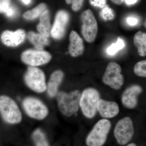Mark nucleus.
<instances>
[{
  "label": "nucleus",
  "instance_id": "obj_26",
  "mask_svg": "<svg viewBox=\"0 0 146 146\" xmlns=\"http://www.w3.org/2000/svg\"><path fill=\"white\" fill-rule=\"evenodd\" d=\"M11 5L10 0H1L0 3V10L1 13H6L7 11L10 8Z\"/></svg>",
  "mask_w": 146,
  "mask_h": 146
},
{
  "label": "nucleus",
  "instance_id": "obj_2",
  "mask_svg": "<svg viewBox=\"0 0 146 146\" xmlns=\"http://www.w3.org/2000/svg\"><path fill=\"white\" fill-rule=\"evenodd\" d=\"M111 127V122L107 119L99 120L86 137L88 146H103L106 142Z\"/></svg>",
  "mask_w": 146,
  "mask_h": 146
},
{
  "label": "nucleus",
  "instance_id": "obj_5",
  "mask_svg": "<svg viewBox=\"0 0 146 146\" xmlns=\"http://www.w3.org/2000/svg\"><path fill=\"white\" fill-rule=\"evenodd\" d=\"M134 129L132 120L129 117H125L117 122L114 129V135L117 143L125 145L133 138Z\"/></svg>",
  "mask_w": 146,
  "mask_h": 146
},
{
  "label": "nucleus",
  "instance_id": "obj_8",
  "mask_svg": "<svg viewBox=\"0 0 146 146\" xmlns=\"http://www.w3.org/2000/svg\"><path fill=\"white\" fill-rule=\"evenodd\" d=\"M80 18L82 23V34L84 38L89 43L94 42L98 32V23L94 13L88 9L82 13Z\"/></svg>",
  "mask_w": 146,
  "mask_h": 146
},
{
  "label": "nucleus",
  "instance_id": "obj_22",
  "mask_svg": "<svg viewBox=\"0 0 146 146\" xmlns=\"http://www.w3.org/2000/svg\"><path fill=\"white\" fill-rule=\"evenodd\" d=\"M125 46V44L123 40L120 37H119L116 43L112 44L108 48L107 53L110 55H113L120 50L122 49Z\"/></svg>",
  "mask_w": 146,
  "mask_h": 146
},
{
  "label": "nucleus",
  "instance_id": "obj_11",
  "mask_svg": "<svg viewBox=\"0 0 146 146\" xmlns=\"http://www.w3.org/2000/svg\"><path fill=\"white\" fill-rule=\"evenodd\" d=\"M142 91V87L137 84L127 88L122 95L121 102L123 106L129 109L136 108L138 104V97Z\"/></svg>",
  "mask_w": 146,
  "mask_h": 146
},
{
  "label": "nucleus",
  "instance_id": "obj_4",
  "mask_svg": "<svg viewBox=\"0 0 146 146\" xmlns=\"http://www.w3.org/2000/svg\"><path fill=\"white\" fill-rule=\"evenodd\" d=\"M0 111L3 119L8 123L15 124L22 120V114L17 104L7 96L3 95L0 98Z\"/></svg>",
  "mask_w": 146,
  "mask_h": 146
},
{
  "label": "nucleus",
  "instance_id": "obj_30",
  "mask_svg": "<svg viewBox=\"0 0 146 146\" xmlns=\"http://www.w3.org/2000/svg\"><path fill=\"white\" fill-rule=\"evenodd\" d=\"M113 3L117 5H121L125 0H110Z\"/></svg>",
  "mask_w": 146,
  "mask_h": 146
},
{
  "label": "nucleus",
  "instance_id": "obj_28",
  "mask_svg": "<svg viewBox=\"0 0 146 146\" xmlns=\"http://www.w3.org/2000/svg\"><path fill=\"white\" fill-rule=\"evenodd\" d=\"M126 22L128 25H129V26H134L138 23V20L135 17L130 16V17H127V18Z\"/></svg>",
  "mask_w": 146,
  "mask_h": 146
},
{
  "label": "nucleus",
  "instance_id": "obj_19",
  "mask_svg": "<svg viewBox=\"0 0 146 146\" xmlns=\"http://www.w3.org/2000/svg\"><path fill=\"white\" fill-rule=\"evenodd\" d=\"M28 37L35 47L39 50L43 49L44 46L49 44V41L46 36L41 34H36L33 32H29Z\"/></svg>",
  "mask_w": 146,
  "mask_h": 146
},
{
  "label": "nucleus",
  "instance_id": "obj_13",
  "mask_svg": "<svg viewBox=\"0 0 146 146\" xmlns=\"http://www.w3.org/2000/svg\"><path fill=\"white\" fill-rule=\"evenodd\" d=\"M97 111L103 118L109 119L116 117L119 112V108L116 102L100 99L97 105Z\"/></svg>",
  "mask_w": 146,
  "mask_h": 146
},
{
  "label": "nucleus",
  "instance_id": "obj_14",
  "mask_svg": "<svg viewBox=\"0 0 146 146\" xmlns=\"http://www.w3.org/2000/svg\"><path fill=\"white\" fill-rule=\"evenodd\" d=\"M26 37L25 32L19 29L15 32L5 31L1 35V40L6 46L16 47L23 43Z\"/></svg>",
  "mask_w": 146,
  "mask_h": 146
},
{
  "label": "nucleus",
  "instance_id": "obj_3",
  "mask_svg": "<svg viewBox=\"0 0 146 146\" xmlns=\"http://www.w3.org/2000/svg\"><path fill=\"white\" fill-rule=\"evenodd\" d=\"M100 99V95L97 89L88 88L82 93L80 106L84 115L86 118L92 119L97 111V105Z\"/></svg>",
  "mask_w": 146,
  "mask_h": 146
},
{
  "label": "nucleus",
  "instance_id": "obj_34",
  "mask_svg": "<svg viewBox=\"0 0 146 146\" xmlns=\"http://www.w3.org/2000/svg\"><path fill=\"white\" fill-rule=\"evenodd\" d=\"M144 26L146 28V18L145 21V23H144Z\"/></svg>",
  "mask_w": 146,
  "mask_h": 146
},
{
  "label": "nucleus",
  "instance_id": "obj_16",
  "mask_svg": "<svg viewBox=\"0 0 146 146\" xmlns=\"http://www.w3.org/2000/svg\"><path fill=\"white\" fill-rule=\"evenodd\" d=\"M63 73L62 71H55L51 75L47 89L48 95L50 98H54L57 94L58 87L63 80Z\"/></svg>",
  "mask_w": 146,
  "mask_h": 146
},
{
  "label": "nucleus",
  "instance_id": "obj_33",
  "mask_svg": "<svg viewBox=\"0 0 146 146\" xmlns=\"http://www.w3.org/2000/svg\"><path fill=\"white\" fill-rule=\"evenodd\" d=\"M126 146H137V145L134 143H130L127 144Z\"/></svg>",
  "mask_w": 146,
  "mask_h": 146
},
{
  "label": "nucleus",
  "instance_id": "obj_25",
  "mask_svg": "<svg viewBox=\"0 0 146 146\" xmlns=\"http://www.w3.org/2000/svg\"><path fill=\"white\" fill-rule=\"evenodd\" d=\"M84 0H65L68 4H72V9L75 11L80 10L83 5Z\"/></svg>",
  "mask_w": 146,
  "mask_h": 146
},
{
  "label": "nucleus",
  "instance_id": "obj_1",
  "mask_svg": "<svg viewBox=\"0 0 146 146\" xmlns=\"http://www.w3.org/2000/svg\"><path fill=\"white\" fill-rule=\"evenodd\" d=\"M81 94L79 90L69 93L58 92L56 99L58 106L61 113L68 117L75 114L78 110Z\"/></svg>",
  "mask_w": 146,
  "mask_h": 146
},
{
  "label": "nucleus",
  "instance_id": "obj_9",
  "mask_svg": "<svg viewBox=\"0 0 146 146\" xmlns=\"http://www.w3.org/2000/svg\"><path fill=\"white\" fill-rule=\"evenodd\" d=\"M23 105L27 115L33 119H44L48 113V110L46 106L36 98H26L23 101Z\"/></svg>",
  "mask_w": 146,
  "mask_h": 146
},
{
  "label": "nucleus",
  "instance_id": "obj_6",
  "mask_svg": "<svg viewBox=\"0 0 146 146\" xmlns=\"http://www.w3.org/2000/svg\"><path fill=\"white\" fill-rule=\"evenodd\" d=\"M24 80L27 86L37 93H43L47 89L44 74L36 67H29L25 74Z\"/></svg>",
  "mask_w": 146,
  "mask_h": 146
},
{
  "label": "nucleus",
  "instance_id": "obj_23",
  "mask_svg": "<svg viewBox=\"0 0 146 146\" xmlns=\"http://www.w3.org/2000/svg\"><path fill=\"white\" fill-rule=\"evenodd\" d=\"M135 74L138 76L146 78V60L136 63L133 69Z\"/></svg>",
  "mask_w": 146,
  "mask_h": 146
},
{
  "label": "nucleus",
  "instance_id": "obj_24",
  "mask_svg": "<svg viewBox=\"0 0 146 146\" xmlns=\"http://www.w3.org/2000/svg\"><path fill=\"white\" fill-rule=\"evenodd\" d=\"M100 15L105 21L113 20L115 18V14L113 10L108 5L102 9Z\"/></svg>",
  "mask_w": 146,
  "mask_h": 146
},
{
  "label": "nucleus",
  "instance_id": "obj_18",
  "mask_svg": "<svg viewBox=\"0 0 146 146\" xmlns=\"http://www.w3.org/2000/svg\"><path fill=\"white\" fill-rule=\"evenodd\" d=\"M133 44L139 55L146 56V33L141 31L136 33L133 37Z\"/></svg>",
  "mask_w": 146,
  "mask_h": 146
},
{
  "label": "nucleus",
  "instance_id": "obj_32",
  "mask_svg": "<svg viewBox=\"0 0 146 146\" xmlns=\"http://www.w3.org/2000/svg\"><path fill=\"white\" fill-rule=\"evenodd\" d=\"M25 4L28 5L30 3L31 0H22Z\"/></svg>",
  "mask_w": 146,
  "mask_h": 146
},
{
  "label": "nucleus",
  "instance_id": "obj_7",
  "mask_svg": "<svg viewBox=\"0 0 146 146\" xmlns=\"http://www.w3.org/2000/svg\"><path fill=\"white\" fill-rule=\"evenodd\" d=\"M121 72V68L119 65L115 62H110L103 76V82L114 90H119L125 81L124 77Z\"/></svg>",
  "mask_w": 146,
  "mask_h": 146
},
{
  "label": "nucleus",
  "instance_id": "obj_31",
  "mask_svg": "<svg viewBox=\"0 0 146 146\" xmlns=\"http://www.w3.org/2000/svg\"><path fill=\"white\" fill-rule=\"evenodd\" d=\"M138 1V0H125V3L127 5L134 4L136 3Z\"/></svg>",
  "mask_w": 146,
  "mask_h": 146
},
{
  "label": "nucleus",
  "instance_id": "obj_17",
  "mask_svg": "<svg viewBox=\"0 0 146 146\" xmlns=\"http://www.w3.org/2000/svg\"><path fill=\"white\" fill-rule=\"evenodd\" d=\"M50 27L49 11L46 9L41 15L40 23L37 27V30L40 34L48 37L51 31Z\"/></svg>",
  "mask_w": 146,
  "mask_h": 146
},
{
  "label": "nucleus",
  "instance_id": "obj_20",
  "mask_svg": "<svg viewBox=\"0 0 146 146\" xmlns=\"http://www.w3.org/2000/svg\"><path fill=\"white\" fill-rule=\"evenodd\" d=\"M46 5L44 3H40L35 8L27 11L23 14V17L28 20H33L39 17L46 10Z\"/></svg>",
  "mask_w": 146,
  "mask_h": 146
},
{
  "label": "nucleus",
  "instance_id": "obj_21",
  "mask_svg": "<svg viewBox=\"0 0 146 146\" xmlns=\"http://www.w3.org/2000/svg\"><path fill=\"white\" fill-rule=\"evenodd\" d=\"M32 138L35 146H49L44 133L39 129L34 131L32 135Z\"/></svg>",
  "mask_w": 146,
  "mask_h": 146
},
{
  "label": "nucleus",
  "instance_id": "obj_12",
  "mask_svg": "<svg viewBox=\"0 0 146 146\" xmlns=\"http://www.w3.org/2000/svg\"><path fill=\"white\" fill-rule=\"evenodd\" d=\"M69 20V15L67 11L60 10L58 12L51 31L53 38L57 39L62 38Z\"/></svg>",
  "mask_w": 146,
  "mask_h": 146
},
{
  "label": "nucleus",
  "instance_id": "obj_15",
  "mask_svg": "<svg viewBox=\"0 0 146 146\" xmlns=\"http://www.w3.org/2000/svg\"><path fill=\"white\" fill-rule=\"evenodd\" d=\"M69 52L73 57H77L83 54L84 50L83 41L76 31H72L70 34Z\"/></svg>",
  "mask_w": 146,
  "mask_h": 146
},
{
  "label": "nucleus",
  "instance_id": "obj_10",
  "mask_svg": "<svg viewBox=\"0 0 146 146\" xmlns=\"http://www.w3.org/2000/svg\"><path fill=\"white\" fill-rule=\"evenodd\" d=\"M51 58V55L49 53L41 50H27L21 55L22 61L33 67L46 64L49 62Z\"/></svg>",
  "mask_w": 146,
  "mask_h": 146
},
{
  "label": "nucleus",
  "instance_id": "obj_27",
  "mask_svg": "<svg viewBox=\"0 0 146 146\" xmlns=\"http://www.w3.org/2000/svg\"><path fill=\"white\" fill-rule=\"evenodd\" d=\"M89 2L93 6L102 9L107 5L106 0H89Z\"/></svg>",
  "mask_w": 146,
  "mask_h": 146
},
{
  "label": "nucleus",
  "instance_id": "obj_29",
  "mask_svg": "<svg viewBox=\"0 0 146 146\" xmlns=\"http://www.w3.org/2000/svg\"><path fill=\"white\" fill-rule=\"evenodd\" d=\"M6 15L8 17H13L15 16L16 13V9L13 7H11L10 8L8 9L5 13Z\"/></svg>",
  "mask_w": 146,
  "mask_h": 146
}]
</instances>
